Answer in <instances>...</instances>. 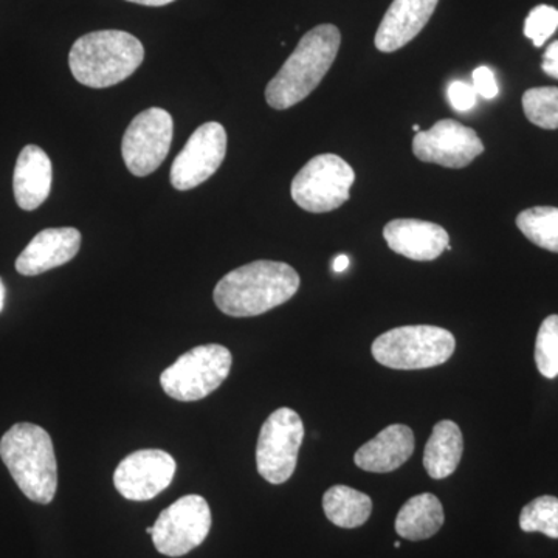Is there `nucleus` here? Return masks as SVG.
<instances>
[{"label":"nucleus","instance_id":"obj_1","mask_svg":"<svg viewBox=\"0 0 558 558\" xmlns=\"http://www.w3.org/2000/svg\"><path fill=\"white\" fill-rule=\"evenodd\" d=\"M299 289L300 275L289 264L255 260L220 279L213 296L223 314L247 318L288 303Z\"/></svg>","mask_w":558,"mask_h":558},{"label":"nucleus","instance_id":"obj_2","mask_svg":"<svg viewBox=\"0 0 558 558\" xmlns=\"http://www.w3.org/2000/svg\"><path fill=\"white\" fill-rule=\"evenodd\" d=\"M340 44L341 33L332 24H322L306 33L267 84L266 100L270 108L289 109L310 97L332 68Z\"/></svg>","mask_w":558,"mask_h":558},{"label":"nucleus","instance_id":"obj_3","mask_svg":"<svg viewBox=\"0 0 558 558\" xmlns=\"http://www.w3.org/2000/svg\"><path fill=\"white\" fill-rule=\"evenodd\" d=\"M0 458L25 497L38 505L53 501L58 464L46 429L28 422L13 425L0 439Z\"/></svg>","mask_w":558,"mask_h":558},{"label":"nucleus","instance_id":"obj_4","mask_svg":"<svg viewBox=\"0 0 558 558\" xmlns=\"http://www.w3.org/2000/svg\"><path fill=\"white\" fill-rule=\"evenodd\" d=\"M143 60L145 49L140 39L120 31L87 33L69 54L72 75L92 89H106L130 78Z\"/></svg>","mask_w":558,"mask_h":558},{"label":"nucleus","instance_id":"obj_5","mask_svg":"<svg viewBox=\"0 0 558 558\" xmlns=\"http://www.w3.org/2000/svg\"><path fill=\"white\" fill-rule=\"evenodd\" d=\"M454 349L457 340L450 330L416 325L381 333L371 347V354L387 368L416 371L444 365Z\"/></svg>","mask_w":558,"mask_h":558},{"label":"nucleus","instance_id":"obj_6","mask_svg":"<svg viewBox=\"0 0 558 558\" xmlns=\"http://www.w3.org/2000/svg\"><path fill=\"white\" fill-rule=\"evenodd\" d=\"M233 355L220 344H202L180 355L161 373L160 385L179 402H196L216 391L229 377Z\"/></svg>","mask_w":558,"mask_h":558},{"label":"nucleus","instance_id":"obj_7","mask_svg":"<svg viewBox=\"0 0 558 558\" xmlns=\"http://www.w3.org/2000/svg\"><path fill=\"white\" fill-rule=\"evenodd\" d=\"M355 172L336 154H322L301 168L292 182V199L310 213H329L349 201Z\"/></svg>","mask_w":558,"mask_h":558},{"label":"nucleus","instance_id":"obj_8","mask_svg":"<svg viewBox=\"0 0 558 558\" xmlns=\"http://www.w3.org/2000/svg\"><path fill=\"white\" fill-rule=\"evenodd\" d=\"M303 439L304 425L296 411L286 407L274 411L264 422L256 446L259 475L275 486L292 478Z\"/></svg>","mask_w":558,"mask_h":558},{"label":"nucleus","instance_id":"obj_9","mask_svg":"<svg viewBox=\"0 0 558 558\" xmlns=\"http://www.w3.org/2000/svg\"><path fill=\"white\" fill-rule=\"evenodd\" d=\"M154 546L167 557H182L208 537L211 510L201 495H186L163 510L154 524Z\"/></svg>","mask_w":558,"mask_h":558},{"label":"nucleus","instance_id":"obj_10","mask_svg":"<svg viewBox=\"0 0 558 558\" xmlns=\"http://www.w3.org/2000/svg\"><path fill=\"white\" fill-rule=\"evenodd\" d=\"M174 121L165 109L143 110L131 121L121 142V154L131 174L146 178L159 170L170 154Z\"/></svg>","mask_w":558,"mask_h":558},{"label":"nucleus","instance_id":"obj_11","mask_svg":"<svg viewBox=\"0 0 558 558\" xmlns=\"http://www.w3.org/2000/svg\"><path fill=\"white\" fill-rule=\"evenodd\" d=\"M227 154L226 128L208 121L193 132L171 167V185L179 191L196 189L219 170Z\"/></svg>","mask_w":558,"mask_h":558},{"label":"nucleus","instance_id":"obj_12","mask_svg":"<svg viewBox=\"0 0 558 558\" xmlns=\"http://www.w3.org/2000/svg\"><path fill=\"white\" fill-rule=\"evenodd\" d=\"M413 153L425 163L459 170L469 167L483 154L484 145L472 128L457 120H440L432 130L417 132L413 140Z\"/></svg>","mask_w":558,"mask_h":558},{"label":"nucleus","instance_id":"obj_13","mask_svg":"<svg viewBox=\"0 0 558 558\" xmlns=\"http://www.w3.org/2000/svg\"><path fill=\"white\" fill-rule=\"evenodd\" d=\"M174 458L163 450H138L123 459L113 473V484L121 497L148 501L170 487L175 475Z\"/></svg>","mask_w":558,"mask_h":558},{"label":"nucleus","instance_id":"obj_14","mask_svg":"<svg viewBox=\"0 0 558 558\" xmlns=\"http://www.w3.org/2000/svg\"><path fill=\"white\" fill-rule=\"evenodd\" d=\"M388 247L413 260H435L449 247V233L435 222L395 219L384 229Z\"/></svg>","mask_w":558,"mask_h":558},{"label":"nucleus","instance_id":"obj_15","mask_svg":"<svg viewBox=\"0 0 558 558\" xmlns=\"http://www.w3.org/2000/svg\"><path fill=\"white\" fill-rule=\"evenodd\" d=\"M80 247L81 233L73 227L43 230L16 259V270L24 277L46 274L75 258Z\"/></svg>","mask_w":558,"mask_h":558},{"label":"nucleus","instance_id":"obj_16","mask_svg":"<svg viewBox=\"0 0 558 558\" xmlns=\"http://www.w3.org/2000/svg\"><path fill=\"white\" fill-rule=\"evenodd\" d=\"M439 0H395L376 33L377 50L392 53L405 47L432 20Z\"/></svg>","mask_w":558,"mask_h":558},{"label":"nucleus","instance_id":"obj_17","mask_svg":"<svg viewBox=\"0 0 558 558\" xmlns=\"http://www.w3.org/2000/svg\"><path fill=\"white\" fill-rule=\"evenodd\" d=\"M414 451V433L407 425L395 424L381 429L376 438L355 451L359 469L371 473H389L402 468Z\"/></svg>","mask_w":558,"mask_h":558},{"label":"nucleus","instance_id":"obj_18","mask_svg":"<svg viewBox=\"0 0 558 558\" xmlns=\"http://www.w3.org/2000/svg\"><path fill=\"white\" fill-rule=\"evenodd\" d=\"M51 160L39 146L28 145L21 150L13 174L14 199L20 208L33 211L49 197L51 190Z\"/></svg>","mask_w":558,"mask_h":558},{"label":"nucleus","instance_id":"obj_19","mask_svg":"<svg viewBox=\"0 0 558 558\" xmlns=\"http://www.w3.org/2000/svg\"><path fill=\"white\" fill-rule=\"evenodd\" d=\"M464 451L461 428L453 421H440L433 428L424 451V468L429 478L444 480L457 472Z\"/></svg>","mask_w":558,"mask_h":558},{"label":"nucleus","instance_id":"obj_20","mask_svg":"<svg viewBox=\"0 0 558 558\" xmlns=\"http://www.w3.org/2000/svg\"><path fill=\"white\" fill-rule=\"evenodd\" d=\"M444 508L438 497L421 494L410 498L396 517V532L410 542L432 538L442 527Z\"/></svg>","mask_w":558,"mask_h":558},{"label":"nucleus","instance_id":"obj_21","mask_svg":"<svg viewBox=\"0 0 558 558\" xmlns=\"http://www.w3.org/2000/svg\"><path fill=\"white\" fill-rule=\"evenodd\" d=\"M323 509L330 523L343 529L363 526L373 512L368 495L348 486H333L323 497Z\"/></svg>","mask_w":558,"mask_h":558},{"label":"nucleus","instance_id":"obj_22","mask_svg":"<svg viewBox=\"0 0 558 558\" xmlns=\"http://www.w3.org/2000/svg\"><path fill=\"white\" fill-rule=\"evenodd\" d=\"M517 227L532 244L558 253V208L524 209L517 218Z\"/></svg>","mask_w":558,"mask_h":558},{"label":"nucleus","instance_id":"obj_23","mask_svg":"<svg viewBox=\"0 0 558 558\" xmlns=\"http://www.w3.org/2000/svg\"><path fill=\"white\" fill-rule=\"evenodd\" d=\"M521 531L539 532L546 537L558 538V498L553 495H543L532 499L529 505L521 509Z\"/></svg>","mask_w":558,"mask_h":558},{"label":"nucleus","instance_id":"obj_24","mask_svg":"<svg viewBox=\"0 0 558 558\" xmlns=\"http://www.w3.org/2000/svg\"><path fill=\"white\" fill-rule=\"evenodd\" d=\"M527 120L543 130H558V87H534L524 92Z\"/></svg>","mask_w":558,"mask_h":558},{"label":"nucleus","instance_id":"obj_25","mask_svg":"<svg viewBox=\"0 0 558 558\" xmlns=\"http://www.w3.org/2000/svg\"><path fill=\"white\" fill-rule=\"evenodd\" d=\"M535 363L542 376H558V315H549L539 326L535 341Z\"/></svg>","mask_w":558,"mask_h":558},{"label":"nucleus","instance_id":"obj_26","mask_svg":"<svg viewBox=\"0 0 558 558\" xmlns=\"http://www.w3.org/2000/svg\"><path fill=\"white\" fill-rule=\"evenodd\" d=\"M557 28L558 10L550 5H538L529 13L524 22V36L531 39L535 47H543Z\"/></svg>","mask_w":558,"mask_h":558},{"label":"nucleus","instance_id":"obj_27","mask_svg":"<svg viewBox=\"0 0 558 558\" xmlns=\"http://www.w3.org/2000/svg\"><path fill=\"white\" fill-rule=\"evenodd\" d=\"M447 97L451 108L457 112H468L475 108L478 94L473 89L472 84L464 83V81H453L447 89Z\"/></svg>","mask_w":558,"mask_h":558},{"label":"nucleus","instance_id":"obj_28","mask_svg":"<svg viewBox=\"0 0 558 558\" xmlns=\"http://www.w3.org/2000/svg\"><path fill=\"white\" fill-rule=\"evenodd\" d=\"M473 89H475L478 97L486 98V100H494L498 97L499 87L495 73L487 65H481L473 70Z\"/></svg>","mask_w":558,"mask_h":558},{"label":"nucleus","instance_id":"obj_29","mask_svg":"<svg viewBox=\"0 0 558 558\" xmlns=\"http://www.w3.org/2000/svg\"><path fill=\"white\" fill-rule=\"evenodd\" d=\"M542 69L550 78L558 80V40L550 44L543 54Z\"/></svg>","mask_w":558,"mask_h":558},{"label":"nucleus","instance_id":"obj_30","mask_svg":"<svg viewBox=\"0 0 558 558\" xmlns=\"http://www.w3.org/2000/svg\"><path fill=\"white\" fill-rule=\"evenodd\" d=\"M349 258L347 255H339L337 256L336 259H333V264H332V267H333V270L337 271V274H341V271H344L348 269L349 267Z\"/></svg>","mask_w":558,"mask_h":558},{"label":"nucleus","instance_id":"obj_31","mask_svg":"<svg viewBox=\"0 0 558 558\" xmlns=\"http://www.w3.org/2000/svg\"><path fill=\"white\" fill-rule=\"evenodd\" d=\"M128 2L138 3V5L146 7H165L168 3L174 2V0H128Z\"/></svg>","mask_w":558,"mask_h":558},{"label":"nucleus","instance_id":"obj_32","mask_svg":"<svg viewBox=\"0 0 558 558\" xmlns=\"http://www.w3.org/2000/svg\"><path fill=\"white\" fill-rule=\"evenodd\" d=\"M5 304V286H3L2 279H0V312L3 310Z\"/></svg>","mask_w":558,"mask_h":558},{"label":"nucleus","instance_id":"obj_33","mask_svg":"<svg viewBox=\"0 0 558 558\" xmlns=\"http://www.w3.org/2000/svg\"><path fill=\"white\" fill-rule=\"evenodd\" d=\"M413 131L414 132H421V128L417 126V124H414L413 126Z\"/></svg>","mask_w":558,"mask_h":558},{"label":"nucleus","instance_id":"obj_34","mask_svg":"<svg viewBox=\"0 0 558 558\" xmlns=\"http://www.w3.org/2000/svg\"><path fill=\"white\" fill-rule=\"evenodd\" d=\"M395 548H396V549L400 548V542H396V543H395Z\"/></svg>","mask_w":558,"mask_h":558}]
</instances>
